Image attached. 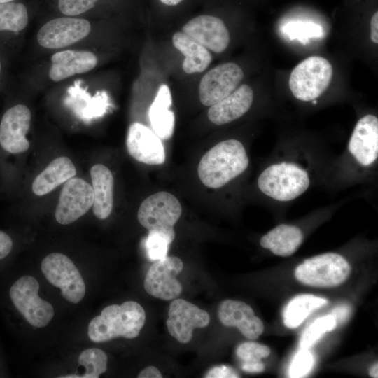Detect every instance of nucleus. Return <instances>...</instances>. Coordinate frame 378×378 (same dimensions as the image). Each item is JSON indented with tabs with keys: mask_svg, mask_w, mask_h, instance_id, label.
I'll list each match as a JSON object with an SVG mask.
<instances>
[{
	"mask_svg": "<svg viewBox=\"0 0 378 378\" xmlns=\"http://www.w3.org/2000/svg\"><path fill=\"white\" fill-rule=\"evenodd\" d=\"M248 164L244 145L237 139H227L203 155L198 165V176L204 186L219 188L241 174Z\"/></svg>",
	"mask_w": 378,
	"mask_h": 378,
	"instance_id": "f257e3e1",
	"label": "nucleus"
},
{
	"mask_svg": "<svg viewBox=\"0 0 378 378\" xmlns=\"http://www.w3.org/2000/svg\"><path fill=\"white\" fill-rule=\"evenodd\" d=\"M145 321V311L138 302L127 301L120 305L111 304L90 321L88 334L94 342H107L119 337L134 339L139 336Z\"/></svg>",
	"mask_w": 378,
	"mask_h": 378,
	"instance_id": "f03ea898",
	"label": "nucleus"
},
{
	"mask_svg": "<svg viewBox=\"0 0 378 378\" xmlns=\"http://www.w3.org/2000/svg\"><path fill=\"white\" fill-rule=\"evenodd\" d=\"M309 183L306 170L293 162H287L267 167L258 178V186L262 193L282 202L293 200L302 195Z\"/></svg>",
	"mask_w": 378,
	"mask_h": 378,
	"instance_id": "7ed1b4c3",
	"label": "nucleus"
},
{
	"mask_svg": "<svg viewBox=\"0 0 378 378\" xmlns=\"http://www.w3.org/2000/svg\"><path fill=\"white\" fill-rule=\"evenodd\" d=\"M39 284L33 276L24 275L8 288V298L14 308L32 326L43 328L54 316L52 304L38 295Z\"/></svg>",
	"mask_w": 378,
	"mask_h": 378,
	"instance_id": "20e7f679",
	"label": "nucleus"
},
{
	"mask_svg": "<svg viewBox=\"0 0 378 378\" xmlns=\"http://www.w3.org/2000/svg\"><path fill=\"white\" fill-rule=\"evenodd\" d=\"M351 270L349 263L343 256L327 253L305 260L296 267L295 276L307 286L330 288L344 283Z\"/></svg>",
	"mask_w": 378,
	"mask_h": 378,
	"instance_id": "39448f33",
	"label": "nucleus"
},
{
	"mask_svg": "<svg viewBox=\"0 0 378 378\" xmlns=\"http://www.w3.org/2000/svg\"><path fill=\"white\" fill-rule=\"evenodd\" d=\"M332 76V67L329 61L322 57L312 56L293 69L289 78V88L297 99L313 101L328 89Z\"/></svg>",
	"mask_w": 378,
	"mask_h": 378,
	"instance_id": "423d86ee",
	"label": "nucleus"
},
{
	"mask_svg": "<svg viewBox=\"0 0 378 378\" xmlns=\"http://www.w3.org/2000/svg\"><path fill=\"white\" fill-rule=\"evenodd\" d=\"M41 271L46 279L61 290V294L68 302L77 304L85 295V284L78 270L66 255L52 253L41 262Z\"/></svg>",
	"mask_w": 378,
	"mask_h": 378,
	"instance_id": "0eeeda50",
	"label": "nucleus"
},
{
	"mask_svg": "<svg viewBox=\"0 0 378 378\" xmlns=\"http://www.w3.org/2000/svg\"><path fill=\"white\" fill-rule=\"evenodd\" d=\"M182 213L178 200L167 192H159L146 198L137 214L140 224L149 230L173 229Z\"/></svg>",
	"mask_w": 378,
	"mask_h": 378,
	"instance_id": "6e6552de",
	"label": "nucleus"
},
{
	"mask_svg": "<svg viewBox=\"0 0 378 378\" xmlns=\"http://www.w3.org/2000/svg\"><path fill=\"white\" fill-rule=\"evenodd\" d=\"M183 267L182 260L175 256L155 260L145 277V290L158 299L167 301L176 299L182 292V286L176 276Z\"/></svg>",
	"mask_w": 378,
	"mask_h": 378,
	"instance_id": "1a4fd4ad",
	"label": "nucleus"
},
{
	"mask_svg": "<svg viewBox=\"0 0 378 378\" xmlns=\"http://www.w3.org/2000/svg\"><path fill=\"white\" fill-rule=\"evenodd\" d=\"M244 78L237 64H219L206 73L200 83L199 95L202 104L211 106L230 94Z\"/></svg>",
	"mask_w": 378,
	"mask_h": 378,
	"instance_id": "9d476101",
	"label": "nucleus"
},
{
	"mask_svg": "<svg viewBox=\"0 0 378 378\" xmlns=\"http://www.w3.org/2000/svg\"><path fill=\"white\" fill-rule=\"evenodd\" d=\"M91 31L88 20L83 18L62 17L52 19L39 29L37 41L48 49L69 46L87 37Z\"/></svg>",
	"mask_w": 378,
	"mask_h": 378,
	"instance_id": "9b49d317",
	"label": "nucleus"
},
{
	"mask_svg": "<svg viewBox=\"0 0 378 378\" xmlns=\"http://www.w3.org/2000/svg\"><path fill=\"white\" fill-rule=\"evenodd\" d=\"M92 186L80 178L67 180L60 192L55 210V219L62 225L75 222L85 214L93 204Z\"/></svg>",
	"mask_w": 378,
	"mask_h": 378,
	"instance_id": "f8f14e48",
	"label": "nucleus"
},
{
	"mask_svg": "<svg viewBox=\"0 0 378 378\" xmlns=\"http://www.w3.org/2000/svg\"><path fill=\"white\" fill-rule=\"evenodd\" d=\"M209 321L206 311L183 299H176L169 305L166 323L170 335L186 344L192 340L195 328L206 327Z\"/></svg>",
	"mask_w": 378,
	"mask_h": 378,
	"instance_id": "ddd939ff",
	"label": "nucleus"
},
{
	"mask_svg": "<svg viewBox=\"0 0 378 378\" xmlns=\"http://www.w3.org/2000/svg\"><path fill=\"white\" fill-rule=\"evenodd\" d=\"M31 123V112L24 104L8 108L0 122V146L10 154H19L28 150L29 142L26 135Z\"/></svg>",
	"mask_w": 378,
	"mask_h": 378,
	"instance_id": "4468645a",
	"label": "nucleus"
},
{
	"mask_svg": "<svg viewBox=\"0 0 378 378\" xmlns=\"http://www.w3.org/2000/svg\"><path fill=\"white\" fill-rule=\"evenodd\" d=\"M183 32L196 42L216 53L226 50L230 43V34L223 21L219 18L202 15L185 24Z\"/></svg>",
	"mask_w": 378,
	"mask_h": 378,
	"instance_id": "2eb2a0df",
	"label": "nucleus"
},
{
	"mask_svg": "<svg viewBox=\"0 0 378 378\" xmlns=\"http://www.w3.org/2000/svg\"><path fill=\"white\" fill-rule=\"evenodd\" d=\"M129 154L136 160L147 164H161L165 161V151L160 138L146 125L132 123L126 140Z\"/></svg>",
	"mask_w": 378,
	"mask_h": 378,
	"instance_id": "dca6fc26",
	"label": "nucleus"
},
{
	"mask_svg": "<svg viewBox=\"0 0 378 378\" xmlns=\"http://www.w3.org/2000/svg\"><path fill=\"white\" fill-rule=\"evenodd\" d=\"M349 150L361 165L372 164L378 157V118L368 114L356 123L349 142Z\"/></svg>",
	"mask_w": 378,
	"mask_h": 378,
	"instance_id": "f3484780",
	"label": "nucleus"
},
{
	"mask_svg": "<svg viewBox=\"0 0 378 378\" xmlns=\"http://www.w3.org/2000/svg\"><path fill=\"white\" fill-rule=\"evenodd\" d=\"M221 323L227 327H236L249 340H255L263 332L264 325L246 303L232 300L221 302L218 309Z\"/></svg>",
	"mask_w": 378,
	"mask_h": 378,
	"instance_id": "a211bd4d",
	"label": "nucleus"
},
{
	"mask_svg": "<svg viewBox=\"0 0 378 378\" xmlns=\"http://www.w3.org/2000/svg\"><path fill=\"white\" fill-rule=\"evenodd\" d=\"M51 62L49 77L52 81L58 82L92 70L98 59L90 51L66 50L55 53Z\"/></svg>",
	"mask_w": 378,
	"mask_h": 378,
	"instance_id": "6ab92c4d",
	"label": "nucleus"
},
{
	"mask_svg": "<svg viewBox=\"0 0 378 378\" xmlns=\"http://www.w3.org/2000/svg\"><path fill=\"white\" fill-rule=\"evenodd\" d=\"M253 100L252 88L246 84L241 85L227 97L211 106L208 118L211 122L218 125L232 122L250 109Z\"/></svg>",
	"mask_w": 378,
	"mask_h": 378,
	"instance_id": "aec40b11",
	"label": "nucleus"
},
{
	"mask_svg": "<svg viewBox=\"0 0 378 378\" xmlns=\"http://www.w3.org/2000/svg\"><path fill=\"white\" fill-rule=\"evenodd\" d=\"M90 176L93 190V213L101 220L111 214L113 205L114 180L111 170L104 164H96L91 167Z\"/></svg>",
	"mask_w": 378,
	"mask_h": 378,
	"instance_id": "412c9836",
	"label": "nucleus"
},
{
	"mask_svg": "<svg viewBox=\"0 0 378 378\" xmlns=\"http://www.w3.org/2000/svg\"><path fill=\"white\" fill-rule=\"evenodd\" d=\"M172 104V94L169 87L162 84L151 104L148 117L153 132L162 139H170L175 125L174 113L169 108Z\"/></svg>",
	"mask_w": 378,
	"mask_h": 378,
	"instance_id": "4be33fe9",
	"label": "nucleus"
},
{
	"mask_svg": "<svg viewBox=\"0 0 378 378\" xmlns=\"http://www.w3.org/2000/svg\"><path fill=\"white\" fill-rule=\"evenodd\" d=\"M303 239V233L299 227L280 224L263 235L260 244L276 255L288 257L298 249Z\"/></svg>",
	"mask_w": 378,
	"mask_h": 378,
	"instance_id": "5701e85b",
	"label": "nucleus"
},
{
	"mask_svg": "<svg viewBox=\"0 0 378 378\" xmlns=\"http://www.w3.org/2000/svg\"><path fill=\"white\" fill-rule=\"evenodd\" d=\"M76 174V169L72 161L66 156L58 157L34 178L32 191L38 196L46 195Z\"/></svg>",
	"mask_w": 378,
	"mask_h": 378,
	"instance_id": "b1692460",
	"label": "nucleus"
},
{
	"mask_svg": "<svg viewBox=\"0 0 378 378\" xmlns=\"http://www.w3.org/2000/svg\"><path fill=\"white\" fill-rule=\"evenodd\" d=\"M172 42L174 47L185 56L182 67L186 74L203 72L210 64L212 57L208 49L183 31L175 33Z\"/></svg>",
	"mask_w": 378,
	"mask_h": 378,
	"instance_id": "393cba45",
	"label": "nucleus"
},
{
	"mask_svg": "<svg viewBox=\"0 0 378 378\" xmlns=\"http://www.w3.org/2000/svg\"><path fill=\"white\" fill-rule=\"evenodd\" d=\"M327 303L326 299L312 294H302L294 297L284 310V325L288 328L298 327L312 312Z\"/></svg>",
	"mask_w": 378,
	"mask_h": 378,
	"instance_id": "a878e982",
	"label": "nucleus"
},
{
	"mask_svg": "<svg viewBox=\"0 0 378 378\" xmlns=\"http://www.w3.org/2000/svg\"><path fill=\"white\" fill-rule=\"evenodd\" d=\"M28 20L27 10L23 4H0V31L19 32L27 27Z\"/></svg>",
	"mask_w": 378,
	"mask_h": 378,
	"instance_id": "bb28decb",
	"label": "nucleus"
},
{
	"mask_svg": "<svg viewBox=\"0 0 378 378\" xmlns=\"http://www.w3.org/2000/svg\"><path fill=\"white\" fill-rule=\"evenodd\" d=\"M107 356L101 349L90 348L84 350L79 356L78 363L85 368L83 374H71L65 378H98L107 369Z\"/></svg>",
	"mask_w": 378,
	"mask_h": 378,
	"instance_id": "cd10ccee",
	"label": "nucleus"
},
{
	"mask_svg": "<svg viewBox=\"0 0 378 378\" xmlns=\"http://www.w3.org/2000/svg\"><path fill=\"white\" fill-rule=\"evenodd\" d=\"M175 235L174 228L149 230L145 242L148 258L155 261L165 258L169 246L174 241Z\"/></svg>",
	"mask_w": 378,
	"mask_h": 378,
	"instance_id": "c85d7f7f",
	"label": "nucleus"
},
{
	"mask_svg": "<svg viewBox=\"0 0 378 378\" xmlns=\"http://www.w3.org/2000/svg\"><path fill=\"white\" fill-rule=\"evenodd\" d=\"M337 326L336 321L332 314L316 318L302 334L300 345L302 349H309L326 332Z\"/></svg>",
	"mask_w": 378,
	"mask_h": 378,
	"instance_id": "c756f323",
	"label": "nucleus"
},
{
	"mask_svg": "<svg viewBox=\"0 0 378 378\" xmlns=\"http://www.w3.org/2000/svg\"><path fill=\"white\" fill-rule=\"evenodd\" d=\"M236 354L243 363L253 362L268 357L270 349L265 345L247 342L241 344L237 348Z\"/></svg>",
	"mask_w": 378,
	"mask_h": 378,
	"instance_id": "7c9ffc66",
	"label": "nucleus"
},
{
	"mask_svg": "<svg viewBox=\"0 0 378 378\" xmlns=\"http://www.w3.org/2000/svg\"><path fill=\"white\" fill-rule=\"evenodd\" d=\"M314 363L313 354L308 349H302L293 359L290 368V377H302L312 369Z\"/></svg>",
	"mask_w": 378,
	"mask_h": 378,
	"instance_id": "2f4dec72",
	"label": "nucleus"
},
{
	"mask_svg": "<svg viewBox=\"0 0 378 378\" xmlns=\"http://www.w3.org/2000/svg\"><path fill=\"white\" fill-rule=\"evenodd\" d=\"M97 0H58V8L64 15L82 14L94 7Z\"/></svg>",
	"mask_w": 378,
	"mask_h": 378,
	"instance_id": "473e14b6",
	"label": "nucleus"
},
{
	"mask_svg": "<svg viewBox=\"0 0 378 378\" xmlns=\"http://www.w3.org/2000/svg\"><path fill=\"white\" fill-rule=\"evenodd\" d=\"M238 372L231 367L220 365L211 369L205 375L206 378H237Z\"/></svg>",
	"mask_w": 378,
	"mask_h": 378,
	"instance_id": "72a5a7b5",
	"label": "nucleus"
},
{
	"mask_svg": "<svg viewBox=\"0 0 378 378\" xmlns=\"http://www.w3.org/2000/svg\"><path fill=\"white\" fill-rule=\"evenodd\" d=\"M13 247L14 242L10 235L0 230V262L10 255Z\"/></svg>",
	"mask_w": 378,
	"mask_h": 378,
	"instance_id": "f704fd0d",
	"label": "nucleus"
},
{
	"mask_svg": "<svg viewBox=\"0 0 378 378\" xmlns=\"http://www.w3.org/2000/svg\"><path fill=\"white\" fill-rule=\"evenodd\" d=\"M351 313V308L347 304H342L335 307L332 315L334 316L337 325L346 321Z\"/></svg>",
	"mask_w": 378,
	"mask_h": 378,
	"instance_id": "c9c22d12",
	"label": "nucleus"
},
{
	"mask_svg": "<svg viewBox=\"0 0 378 378\" xmlns=\"http://www.w3.org/2000/svg\"><path fill=\"white\" fill-rule=\"evenodd\" d=\"M241 369L248 373H259L264 370L265 365L261 360L245 362L242 363Z\"/></svg>",
	"mask_w": 378,
	"mask_h": 378,
	"instance_id": "e433bc0d",
	"label": "nucleus"
},
{
	"mask_svg": "<svg viewBox=\"0 0 378 378\" xmlns=\"http://www.w3.org/2000/svg\"><path fill=\"white\" fill-rule=\"evenodd\" d=\"M139 378H162L159 370L154 366H148L142 370L137 376Z\"/></svg>",
	"mask_w": 378,
	"mask_h": 378,
	"instance_id": "4c0bfd02",
	"label": "nucleus"
},
{
	"mask_svg": "<svg viewBox=\"0 0 378 378\" xmlns=\"http://www.w3.org/2000/svg\"><path fill=\"white\" fill-rule=\"evenodd\" d=\"M370 38L376 44L378 43V12L376 11L370 20Z\"/></svg>",
	"mask_w": 378,
	"mask_h": 378,
	"instance_id": "58836bf2",
	"label": "nucleus"
},
{
	"mask_svg": "<svg viewBox=\"0 0 378 378\" xmlns=\"http://www.w3.org/2000/svg\"><path fill=\"white\" fill-rule=\"evenodd\" d=\"M369 374L373 378L378 377V363L377 362L374 363L369 369Z\"/></svg>",
	"mask_w": 378,
	"mask_h": 378,
	"instance_id": "ea45409f",
	"label": "nucleus"
},
{
	"mask_svg": "<svg viewBox=\"0 0 378 378\" xmlns=\"http://www.w3.org/2000/svg\"><path fill=\"white\" fill-rule=\"evenodd\" d=\"M162 3L168 6H176L183 0H160Z\"/></svg>",
	"mask_w": 378,
	"mask_h": 378,
	"instance_id": "a19ab883",
	"label": "nucleus"
},
{
	"mask_svg": "<svg viewBox=\"0 0 378 378\" xmlns=\"http://www.w3.org/2000/svg\"><path fill=\"white\" fill-rule=\"evenodd\" d=\"M14 0H0V4L13 1Z\"/></svg>",
	"mask_w": 378,
	"mask_h": 378,
	"instance_id": "79ce46f5",
	"label": "nucleus"
},
{
	"mask_svg": "<svg viewBox=\"0 0 378 378\" xmlns=\"http://www.w3.org/2000/svg\"><path fill=\"white\" fill-rule=\"evenodd\" d=\"M1 62H0V74H1Z\"/></svg>",
	"mask_w": 378,
	"mask_h": 378,
	"instance_id": "37998d69",
	"label": "nucleus"
}]
</instances>
